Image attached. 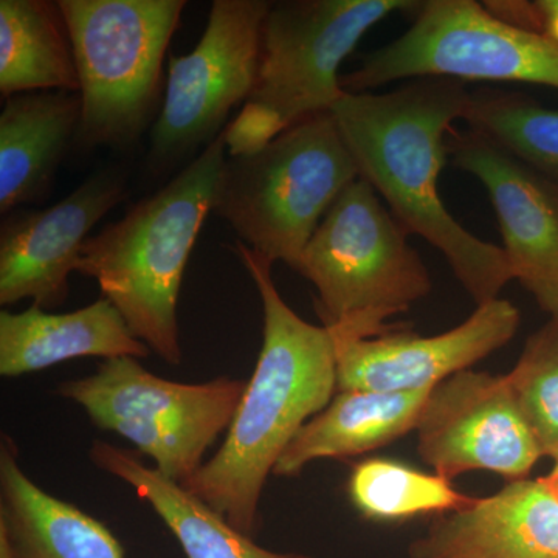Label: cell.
Returning <instances> with one entry per match:
<instances>
[{
    "label": "cell",
    "instance_id": "obj_1",
    "mask_svg": "<svg viewBox=\"0 0 558 558\" xmlns=\"http://www.w3.org/2000/svg\"><path fill=\"white\" fill-rule=\"evenodd\" d=\"M470 95L449 78L407 81L385 94H347L330 113L357 167L410 236L438 248L476 307L498 300L513 271L502 247L470 233L446 208L439 175Z\"/></svg>",
    "mask_w": 558,
    "mask_h": 558
},
{
    "label": "cell",
    "instance_id": "obj_2",
    "mask_svg": "<svg viewBox=\"0 0 558 558\" xmlns=\"http://www.w3.org/2000/svg\"><path fill=\"white\" fill-rule=\"evenodd\" d=\"M233 252L259 292L263 348L226 440L182 487L252 537L260 495L279 458L336 396L337 360L329 330L304 322L282 300L274 263L241 241Z\"/></svg>",
    "mask_w": 558,
    "mask_h": 558
},
{
    "label": "cell",
    "instance_id": "obj_3",
    "mask_svg": "<svg viewBox=\"0 0 558 558\" xmlns=\"http://www.w3.org/2000/svg\"><path fill=\"white\" fill-rule=\"evenodd\" d=\"M226 130L163 189L87 238L78 274L97 279L102 299L165 362L180 365L178 303L183 274L215 204L226 163Z\"/></svg>",
    "mask_w": 558,
    "mask_h": 558
},
{
    "label": "cell",
    "instance_id": "obj_4",
    "mask_svg": "<svg viewBox=\"0 0 558 558\" xmlns=\"http://www.w3.org/2000/svg\"><path fill=\"white\" fill-rule=\"evenodd\" d=\"M413 0L274 2L263 28L258 80L226 128L230 156L255 153L301 121L330 112L347 92L339 70L360 40Z\"/></svg>",
    "mask_w": 558,
    "mask_h": 558
},
{
    "label": "cell",
    "instance_id": "obj_5",
    "mask_svg": "<svg viewBox=\"0 0 558 558\" xmlns=\"http://www.w3.org/2000/svg\"><path fill=\"white\" fill-rule=\"evenodd\" d=\"M296 271L317 289L315 311L339 340L388 332L389 318L432 292L428 269L410 234L360 178L326 213Z\"/></svg>",
    "mask_w": 558,
    "mask_h": 558
},
{
    "label": "cell",
    "instance_id": "obj_6",
    "mask_svg": "<svg viewBox=\"0 0 558 558\" xmlns=\"http://www.w3.org/2000/svg\"><path fill=\"white\" fill-rule=\"evenodd\" d=\"M355 179L336 119L319 113L255 153L227 157L213 213L247 247L296 271L319 222Z\"/></svg>",
    "mask_w": 558,
    "mask_h": 558
},
{
    "label": "cell",
    "instance_id": "obj_7",
    "mask_svg": "<svg viewBox=\"0 0 558 558\" xmlns=\"http://www.w3.org/2000/svg\"><path fill=\"white\" fill-rule=\"evenodd\" d=\"M83 102L76 142L130 149L159 109L163 61L185 0H58Z\"/></svg>",
    "mask_w": 558,
    "mask_h": 558
},
{
    "label": "cell",
    "instance_id": "obj_8",
    "mask_svg": "<svg viewBox=\"0 0 558 558\" xmlns=\"http://www.w3.org/2000/svg\"><path fill=\"white\" fill-rule=\"evenodd\" d=\"M245 387L231 377L180 384L149 373L138 359L119 357L105 360L89 377L62 381L57 395L83 407L98 428L130 440L182 486L230 428Z\"/></svg>",
    "mask_w": 558,
    "mask_h": 558
},
{
    "label": "cell",
    "instance_id": "obj_9",
    "mask_svg": "<svg viewBox=\"0 0 558 558\" xmlns=\"http://www.w3.org/2000/svg\"><path fill=\"white\" fill-rule=\"evenodd\" d=\"M449 78L538 84L558 89V46L546 36L498 20L475 0L418 3L409 31L341 75L362 94L395 81Z\"/></svg>",
    "mask_w": 558,
    "mask_h": 558
},
{
    "label": "cell",
    "instance_id": "obj_10",
    "mask_svg": "<svg viewBox=\"0 0 558 558\" xmlns=\"http://www.w3.org/2000/svg\"><path fill=\"white\" fill-rule=\"evenodd\" d=\"M271 5L267 0H215L194 50L185 57L170 54L165 100L150 130L154 167L215 142L231 109L248 100Z\"/></svg>",
    "mask_w": 558,
    "mask_h": 558
},
{
    "label": "cell",
    "instance_id": "obj_11",
    "mask_svg": "<svg viewBox=\"0 0 558 558\" xmlns=\"http://www.w3.org/2000/svg\"><path fill=\"white\" fill-rule=\"evenodd\" d=\"M414 432L421 458L449 481L475 470L524 480L543 458L508 377L484 371L465 369L436 385Z\"/></svg>",
    "mask_w": 558,
    "mask_h": 558
},
{
    "label": "cell",
    "instance_id": "obj_12",
    "mask_svg": "<svg viewBox=\"0 0 558 558\" xmlns=\"http://www.w3.org/2000/svg\"><path fill=\"white\" fill-rule=\"evenodd\" d=\"M126 183L123 171L108 168L53 207L5 215L0 227V304L31 299L44 311L62 306L87 234L124 201Z\"/></svg>",
    "mask_w": 558,
    "mask_h": 558
},
{
    "label": "cell",
    "instance_id": "obj_13",
    "mask_svg": "<svg viewBox=\"0 0 558 558\" xmlns=\"http://www.w3.org/2000/svg\"><path fill=\"white\" fill-rule=\"evenodd\" d=\"M520 323L519 307L498 299L476 307L464 323L439 336L422 337L413 330L392 328L373 339H332L337 391L435 388L506 347L519 332Z\"/></svg>",
    "mask_w": 558,
    "mask_h": 558
},
{
    "label": "cell",
    "instance_id": "obj_14",
    "mask_svg": "<svg viewBox=\"0 0 558 558\" xmlns=\"http://www.w3.org/2000/svg\"><path fill=\"white\" fill-rule=\"evenodd\" d=\"M451 165L486 186L513 278L558 315V185L472 131L451 132Z\"/></svg>",
    "mask_w": 558,
    "mask_h": 558
},
{
    "label": "cell",
    "instance_id": "obj_15",
    "mask_svg": "<svg viewBox=\"0 0 558 558\" xmlns=\"http://www.w3.org/2000/svg\"><path fill=\"white\" fill-rule=\"evenodd\" d=\"M410 558H558V495L546 478L444 513L409 548Z\"/></svg>",
    "mask_w": 558,
    "mask_h": 558
},
{
    "label": "cell",
    "instance_id": "obj_16",
    "mask_svg": "<svg viewBox=\"0 0 558 558\" xmlns=\"http://www.w3.org/2000/svg\"><path fill=\"white\" fill-rule=\"evenodd\" d=\"M80 92L36 90L7 98L0 113V213L49 196L54 175L78 137Z\"/></svg>",
    "mask_w": 558,
    "mask_h": 558
},
{
    "label": "cell",
    "instance_id": "obj_17",
    "mask_svg": "<svg viewBox=\"0 0 558 558\" xmlns=\"http://www.w3.org/2000/svg\"><path fill=\"white\" fill-rule=\"evenodd\" d=\"M150 349L131 332L109 300L100 299L69 314L0 312V376L38 373L65 360L149 357Z\"/></svg>",
    "mask_w": 558,
    "mask_h": 558
},
{
    "label": "cell",
    "instance_id": "obj_18",
    "mask_svg": "<svg viewBox=\"0 0 558 558\" xmlns=\"http://www.w3.org/2000/svg\"><path fill=\"white\" fill-rule=\"evenodd\" d=\"M0 526L14 558H124L105 524L25 475L16 446L5 435L0 444Z\"/></svg>",
    "mask_w": 558,
    "mask_h": 558
},
{
    "label": "cell",
    "instance_id": "obj_19",
    "mask_svg": "<svg viewBox=\"0 0 558 558\" xmlns=\"http://www.w3.org/2000/svg\"><path fill=\"white\" fill-rule=\"evenodd\" d=\"M433 389V388H432ZM432 389L414 392L337 391L279 458L274 475H300L318 459L359 457L416 429Z\"/></svg>",
    "mask_w": 558,
    "mask_h": 558
},
{
    "label": "cell",
    "instance_id": "obj_20",
    "mask_svg": "<svg viewBox=\"0 0 558 558\" xmlns=\"http://www.w3.org/2000/svg\"><path fill=\"white\" fill-rule=\"evenodd\" d=\"M89 457L95 468L130 484L140 498L149 502L175 535L186 558H311L260 548L207 502L143 464L131 451L94 440Z\"/></svg>",
    "mask_w": 558,
    "mask_h": 558
},
{
    "label": "cell",
    "instance_id": "obj_21",
    "mask_svg": "<svg viewBox=\"0 0 558 558\" xmlns=\"http://www.w3.org/2000/svg\"><path fill=\"white\" fill-rule=\"evenodd\" d=\"M80 92L78 69L60 2L0 0V94Z\"/></svg>",
    "mask_w": 558,
    "mask_h": 558
},
{
    "label": "cell",
    "instance_id": "obj_22",
    "mask_svg": "<svg viewBox=\"0 0 558 558\" xmlns=\"http://www.w3.org/2000/svg\"><path fill=\"white\" fill-rule=\"evenodd\" d=\"M468 130L488 140L558 185V108L521 92H472Z\"/></svg>",
    "mask_w": 558,
    "mask_h": 558
},
{
    "label": "cell",
    "instance_id": "obj_23",
    "mask_svg": "<svg viewBox=\"0 0 558 558\" xmlns=\"http://www.w3.org/2000/svg\"><path fill=\"white\" fill-rule=\"evenodd\" d=\"M348 487L355 509L376 521L409 520L428 513L444 515L475 501L451 486V481L395 459L369 458L360 462L352 470Z\"/></svg>",
    "mask_w": 558,
    "mask_h": 558
},
{
    "label": "cell",
    "instance_id": "obj_24",
    "mask_svg": "<svg viewBox=\"0 0 558 558\" xmlns=\"http://www.w3.org/2000/svg\"><path fill=\"white\" fill-rule=\"evenodd\" d=\"M508 377L543 457H558V315L535 330Z\"/></svg>",
    "mask_w": 558,
    "mask_h": 558
},
{
    "label": "cell",
    "instance_id": "obj_25",
    "mask_svg": "<svg viewBox=\"0 0 558 558\" xmlns=\"http://www.w3.org/2000/svg\"><path fill=\"white\" fill-rule=\"evenodd\" d=\"M483 3L498 20L546 36L558 46V0H487Z\"/></svg>",
    "mask_w": 558,
    "mask_h": 558
},
{
    "label": "cell",
    "instance_id": "obj_26",
    "mask_svg": "<svg viewBox=\"0 0 558 558\" xmlns=\"http://www.w3.org/2000/svg\"><path fill=\"white\" fill-rule=\"evenodd\" d=\"M0 558H14L13 548L5 529L0 526Z\"/></svg>",
    "mask_w": 558,
    "mask_h": 558
},
{
    "label": "cell",
    "instance_id": "obj_27",
    "mask_svg": "<svg viewBox=\"0 0 558 558\" xmlns=\"http://www.w3.org/2000/svg\"><path fill=\"white\" fill-rule=\"evenodd\" d=\"M554 465L553 470H550V473L548 476H545L546 481L550 484V487L556 490V494L558 495V457L556 459H553Z\"/></svg>",
    "mask_w": 558,
    "mask_h": 558
}]
</instances>
